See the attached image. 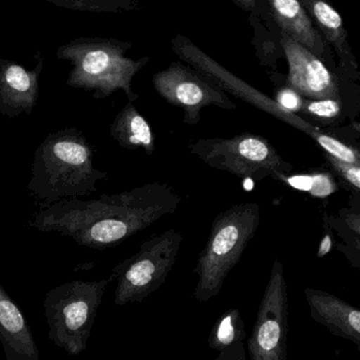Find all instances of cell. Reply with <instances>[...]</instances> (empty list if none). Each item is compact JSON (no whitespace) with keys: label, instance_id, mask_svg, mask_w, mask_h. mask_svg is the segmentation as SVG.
<instances>
[{"label":"cell","instance_id":"1","mask_svg":"<svg viewBox=\"0 0 360 360\" xmlns=\"http://www.w3.org/2000/svg\"><path fill=\"white\" fill-rule=\"evenodd\" d=\"M182 197L166 183L153 182L96 200H60L39 210L29 225L44 233H58L86 248L105 250L119 245L167 214Z\"/></svg>","mask_w":360,"mask_h":360},{"label":"cell","instance_id":"2","mask_svg":"<svg viewBox=\"0 0 360 360\" xmlns=\"http://www.w3.org/2000/svg\"><path fill=\"white\" fill-rule=\"evenodd\" d=\"M96 149L77 128H65L48 134L33 159L28 191L39 210L60 200L77 199L98 191L96 183L107 172L94 167Z\"/></svg>","mask_w":360,"mask_h":360},{"label":"cell","instance_id":"3","mask_svg":"<svg viewBox=\"0 0 360 360\" xmlns=\"http://www.w3.org/2000/svg\"><path fill=\"white\" fill-rule=\"evenodd\" d=\"M131 48L130 41L79 37L60 46L56 56L72 64L66 82L69 87L91 92L94 100H104L122 90L134 104L139 96L132 90V79L150 58H126V52Z\"/></svg>","mask_w":360,"mask_h":360},{"label":"cell","instance_id":"4","mask_svg":"<svg viewBox=\"0 0 360 360\" xmlns=\"http://www.w3.org/2000/svg\"><path fill=\"white\" fill-rule=\"evenodd\" d=\"M260 221V206L256 202L236 204L214 218L195 265V300L208 302L220 294L227 276L241 260L246 246L258 231Z\"/></svg>","mask_w":360,"mask_h":360},{"label":"cell","instance_id":"5","mask_svg":"<svg viewBox=\"0 0 360 360\" xmlns=\"http://www.w3.org/2000/svg\"><path fill=\"white\" fill-rule=\"evenodd\" d=\"M112 276L98 281L73 280L52 288L44 300L50 340L71 356L87 349L88 340Z\"/></svg>","mask_w":360,"mask_h":360},{"label":"cell","instance_id":"6","mask_svg":"<svg viewBox=\"0 0 360 360\" xmlns=\"http://www.w3.org/2000/svg\"><path fill=\"white\" fill-rule=\"evenodd\" d=\"M188 148L191 155H197L206 165L238 178L282 181L294 169L266 139L250 132L229 139H202L191 143Z\"/></svg>","mask_w":360,"mask_h":360},{"label":"cell","instance_id":"7","mask_svg":"<svg viewBox=\"0 0 360 360\" xmlns=\"http://www.w3.org/2000/svg\"><path fill=\"white\" fill-rule=\"evenodd\" d=\"M183 238L176 229H168L143 242L136 254L119 263L111 274L117 281L115 304L143 302L157 292L174 266Z\"/></svg>","mask_w":360,"mask_h":360},{"label":"cell","instance_id":"8","mask_svg":"<svg viewBox=\"0 0 360 360\" xmlns=\"http://www.w3.org/2000/svg\"><path fill=\"white\" fill-rule=\"evenodd\" d=\"M288 297L284 266L274 260L248 338L250 360H288Z\"/></svg>","mask_w":360,"mask_h":360},{"label":"cell","instance_id":"9","mask_svg":"<svg viewBox=\"0 0 360 360\" xmlns=\"http://www.w3.org/2000/svg\"><path fill=\"white\" fill-rule=\"evenodd\" d=\"M172 50L180 60L191 65L195 70L201 73L206 79L221 88L223 91L229 92L237 98L254 105L257 108L269 113L276 119L281 120L284 123L297 128L303 134L311 136L315 142L324 134L320 128L311 125L295 113L284 110L275 101L263 96L261 92L257 91L254 88L238 79L236 75H231L226 69L223 68L218 63L210 58L207 54L204 53L184 35H176L172 39Z\"/></svg>","mask_w":360,"mask_h":360},{"label":"cell","instance_id":"10","mask_svg":"<svg viewBox=\"0 0 360 360\" xmlns=\"http://www.w3.org/2000/svg\"><path fill=\"white\" fill-rule=\"evenodd\" d=\"M153 84L166 102L184 111L183 122L188 125L199 123L204 107H219L224 110L237 108L221 88L195 69L179 62H172L167 68L155 73Z\"/></svg>","mask_w":360,"mask_h":360},{"label":"cell","instance_id":"11","mask_svg":"<svg viewBox=\"0 0 360 360\" xmlns=\"http://www.w3.org/2000/svg\"><path fill=\"white\" fill-rule=\"evenodd\" d=\"M281 46L288 63V88L309 101L340 100L336 77L320 58L283 34Z\"/></svg>","mask_w":360,"mask_h":360},{"label":"cell","instance_id":"12","mask_svg":"<svg viewBox=\"0 0 360 360\" xmlns=\"http://www.w3.org/2000/svg\"><path fill=\"white\" fill-rule=\"evenodd\" d=\"M37 58L32 70L13 60L0 58V115L14 119L34 110L39 101V77L44 70L41 52H37Z\"/></svg>","mask_w":360,"mask_h":360},{"label":"cell","instance_id":"13","mask_svg":"<svg viewBox=\"0 0 360 360\" xmlns=\"http://www.w3.org/2000/svg\"><path fill=\"white\" fill-rule=\"evenodd\" d=\"M304 296L313 320L330 334L352 341L360 349V311L357 307L326 290L307 288Z\"/></svg>","mask_w":360,"mask_h":360},{"label":"cell","instance_id":"14","mask_svg":"<svg viewBox=\"0 0 360 360\" xmlns=\"http://www.w3.org/2000/svg\"><path fill=\"white\" fill-rule=\"evenodd\" d=\"M0 343L7 360H41L37 341L26 317L1 284Z\"/></svg>","mask_w":360,"mask_h":360},{"label":"cell","instance_id":"15","mask_svg":"<svg viewBox=\"0 0 360 360\" xmlns=\"http://www.w3.org/2000/svg\"><path fill=\"white\" fill-rule=\"evenodd\" d=\"M271 13L282 34L309 50L316 58H323L326 44L313 20L297 0H271Z\"/></svg>","mask_w":360,"mask_h":360},{"label":"cell","instance_id":"16","mask_svg":"<svg viewBox=\"0 0 360 360\" xmlns=\"http://www.w3.org/2000/svg\"><path fill=\"white\" fill-rule=\"evenodd\" d=\"M300 4L311 16V20H315L323 39L334 48L340 60L341 71L353 72L356 70L357 65L347 43V31L340 14L321 0H303Z\"/></svg>","mask_w":360,"mask_h":360},{"label":"cell","instance_id":"17","mask_svg":"<svg viewBox=\"0 0 360 360\" xmlns=\"http://www.w3.org/2000/svg\"><path fill=\"white\" fill-rule=\"evenodd\" d=\"M110 134L123 148H142L148 155L155 153V141L151 126L132 103H128L115 115L110 126Z\"/></svg>","mask_w":360,"mask_h":360},{"label":"cell","instance_id":"18","mask_svg":"<svg viewBox=\"0 0 360 360\" xmlns=\"http://www.w3.org/2000/svg\"><path fill=\"white\" fill-rule=\"evenodd\" d=\"M245 337V326L241 311L239 309H229L212 326L208 336V347L220 353L236 343L243 342Z\"/></svg>","mask_w":360,"mask_h":360},{"label":"cell","instance_id":"19","mask_svg":"<svg viewBox=\"0 0 360 360\" xmlns=\"http://www.w3.org/2000/svg\"><path fill=\"white\" fill-rule=\"evenodd\" d=\"M64 9L91 13H120L140 9L136 0H47Z\"/></svg>","mask_w":360,"mask_h":360},{"label":"cell","instance_id":"20","mask_svg":"<svg viewBox=\"0 0 360 360\" xmlns=\"http://www.w3.org/2000/svg\"><path fill=\"white\" fill-rule=\"evenodd\" d=\"M316 143L323 149L326 155H330L334 159L345 162V163L360 166L359 151L354 147L341 142L335 136H330V134L324 132Z\"/></svg>","mask_w":360,"mask_h":360},{"label":"cell","instance_id":"21","mask_svg":"<svg viewBox=\"0 0 360 360\" xmlns=\"http://www.w3.org/2000/svg\"><path fill=\"white\" fill-rule=\"evenodd\" d=\"M301 112L319 121H335L341 113L340 100L303 101Z\"/></svg>","mask_w":360,"mask_h":360},{"label":"cell","instance_id":"22","mask_svg":"<svg viewBox=\"0 0 360 360\" xmlns=\"http://www.w3.org/2000/svg\"><path fill=\"white\" fill-rule=\"evenodd\" d=\"M326 161L330 163V165L334 168L335 172H337L339 176L345 182L349 183V185L354 187L356 191H359L360 188V166L353 165V164L345 163V162L339 161V160L334 159L328 155H324Z\"/></svg>","mask_w":360,"mask_h":360},{"label":"cell","instance_id":"23","mask_svg":"<svg viewBox=\"0 0 360 360\" xmlns=\"http://www.w3.org/2000/svg\"><path fill=\"white\" fill-rule=\"evenodd\" d=\"M311 188L309 193L314 197L326 198L337 191V184L330 174H311Z\"/></svg>","mask_w":360,"mask_h":360},{"label":"cell","instance_id":"24","mask_svg":"<svg viewBox=\"0 0 360 360\" xmlns=\"http://www.w3.org/2000/svg\"><path fill=\"white\" fill-rule=\"evenodd\" d=\"M303 98L290 88H282L276 94L275 102L284 110L294 113L302 108Z\"/></svg>","mask_w":360,"mask_h":360},{"label":"cell","instance_id":"25","mask_svg":"<svg viewBox=\"0 0 360 360\" xmlns=\"http://www.w3.org/2000/svg\"><path fill=\"white\" fill-rule=\"evenodd\" d=\"M214 360H246V352L244 342H238L229 349L219 353L218 357Z\"/></svg>","mask_w":360,"mask_h":360},{"label":"cell","instance_id":"26","mask_svg":"<svg viewBox=\"0 0 360 360\" xmlns=\"http://www.w3.org/2000/svg\"><path fill=\"white\" fill-rule=\"evenodd\" d=\"M326 231H324L323 237H322L321 242H320L319 248H318L317 257L318 258H323L324 256L328 254L333 248V238L330 233V227L328 223H324Z\"/></svg>","mask_w":360,"mask_h":360},{"label":"cell","instance_id":"27","mask_svg":"<svg viewBox=\"0 0 360 360\" xmlns=\"http://www.w3.org/2000/svg\"><path fill=\"white\" fill-rule=\"evenodd\" d=\"M233 3L239 6L242 9L246 10V11H250V10L254 9L257 5L255 0H233Z\"/></svg>","mask_w":360,"mask_h":360}]
</instances>
